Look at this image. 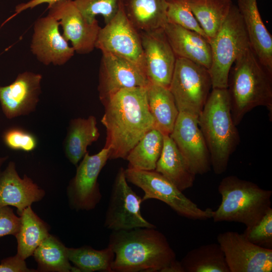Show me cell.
Segmentation results:
<instances>
[{"instance_id": "obj_39", "label": "cell", "mask_w": 272, "mask_h": 272, "mask_svg": "<svg viewBox=\"0 0 272 272\" xmlns=\"http://www.w3.org/2000/svg\"><path fill=\"white\" fill-rule=\"evenodd\" d=\"M161 272H184V271L180 261L175 260L163 268Z\"/></svg>"}, {"instance_id": "obj_6", "label": "cell", "mask_w": 272, "mask_h": 272, "mask_svg": "<svg viewBox=\"0 0 272 272\" xmlns=\"http://www.w3.org/2000/svg\"><path fill=\"white\" fill-rule=\"evenodd\" d=\"M209 42L212 63L209 72L212 89H227L232 66L240 53L249 45L237 6L232 5L220 29Z\"/></svg>"}, {"instance_id": "obj_34", "label": "cell", "mask_w": 272, "mask_h": 272, "mask_svg": "<svg viewBox=\"0 0 272 272\" xmlns=\"http://www.w3.org/2000/svg\"><path fill=\"white\" fill-rule=\"evenodd\" d=\"M243 233L253 244L272 249V208L256 224L246 227Z\"/></svg>"}, {"instance_id": "obj_2", "label": "cell", "mask_w": 272, "mask_h": 272, "mask_svg": "<svg viewBox=\"0 0 272 272\" xmlns=\"http://www.w3.org/2000/svg\"><path fill=\"white\" fill-rule=\"evenodd\" d=\"M156 228L112 231L108 246L114 253L113 272H161L176 260L166 236Z\"/></svg>"}, {"instance_id": "obj_21", "label": "cell", "mask_w": 272, "mask_h": 272, "mask_svg": "<svg viewBox=\"0 0 272 272\" xmlns=\"http://www.w3.org/2000/svg\"><path fill=\"white\" fill-rule=\"evenodd\" d=\"M163 30L177 57L189 59L210 69L212 52L206 38L195 31L168 22Z\"/></svg>"}, {"instance_id": "obj_40", "label": "cell", "mask_w": 272, "mask_h": 272, "mask_svg": "<svg viewBox=\"0 0 272 272\" xmlns=\"http://www.w3.org/2000/svg\"><path fill=\"white\" fill-rule=\"evenodd\" d=\"M8 156L0 157V170L3 164L5 162V161L8 159Z\"/></svg>"}, {"instance_id": "obj_20", "label": "cell", "mask_w": 272, "mask_h": 272, "mask_svg": "<svg viewBox=\"0 0 272 272\" xmlns=\"http://www.w3.org/2000/svg\"><path fill=\"white\" fill-rule=\"evenodd\" d=\"M250 46L260 62L272 72V37L264 25L256 0H237Z\"/></svg>"}, {"instance_id": "obj_26", "label": "cell", "mask_w": 272, "mask_h": 272, "mask_svg": "<svg viewBox=\"0 0 272 272\" xmlns=\"http://www.w3.org/2000/svg\"><path fill=\"white\" fill-rule=\"evenodd\" d=\"M19 230L15 235L17 254L25 260L33 255L40 243L50 234L47 224L32 210L31 206L22 212Z\"/></svg>"}, {"instance_id": "obj_31", "label": "cell", "mask_w": 272, "mask_h": 272, "mask_svg": "<svg viewBox=\"0 0 272 272\" xmlns=\"http://www.w3.org/2000/svg\"><path fill=\"white\" fill-rule=\"evenodd\" d=\"M68 258L80 271L113 272L114 253L108 246L97 250L89 246L67 248Z\"/></svg>"}, {"instance_id": "obj_41", "label": "cell", "mask_w": 272, "mask_h": 272, "mask_svg": "<svg viewBox=\"0 0 272 272\" xmlns=\"http://www.w3.org/2000/svg\"><path fill=\"white\" fill-rule=\"evenodd\" d=\"M0 173H1V170H0Z\"/></svg>"}, {"instance_id": "obj_5", "label": "cell", "mask_w": 272, "mask_h": 272, "mask_svg": "<svg viewBox=\"0 0 272 272\" xmlns=\"http://www.w3.org/2000/svg\"><path fill=\"white\" fill-rule=\"evenodd\" d=\"M218 191L221 202L213 212L212 218L215 222H236L249 227L271 208V190L234 175L223 178Z\"/></svg>"}, {"instance_id": "obj_15", "label": "cell", "mask_w": 272, "mask_h": 272, "mask_svg": "<svg viewBox=\"0 0 272 272\" xmlns=\"http://www.w3.org/2000/svg\"><path fill=\"white\" fill-rule=\"evenodd\" d=\"M145 74L151 83L169 88L177 57L163 29L140 32Z\"/></svg>"}, {"instance_id": "obj_36", "label": "cell", "mask_w": 272, "mask_h": 272, "mask_svg": "<svg viewBox=\"0 0 272 272\" xmlns=\"http://www.w3.org/2000/svg\"><path fill=\"white\" fill-rule=\"evenodd\" d=\"M20 224V217H17L9 206H0V238L9 235L15 236Z\"/></svg>"}, {"instance_id": "obj_32", "label": "cell", "mask_w": 272, "mask_h": 272, "mask_svg": "<svg viewBox=\"0 0 272 272\" xmlns=\"http://www.w3.org/2000/svg\"><path fill=\"white\" fill-rule=\"evenodd\" d=\"M167 22L195 31L207 39L191 10L188 0H167Z\"/></svg>"}, {"instance_id": "obj_13", "label": "cell", "mask_w": 272, "mask_h": 272, "mask_svg": "<svg viewBox=\"0 0 272 272\" xmlns=\"http://www.w3.org/2000/svg\"><path fill=\"white\" fill-rule=\"evenodd\" d=\"M169 135L192 173L202 175L211 170L210 155L197 117L179 112Z\"/></svg>"}, {"instance_id": "obj_23", "label": "cell", "mask_w": 272, "mask_h": 272, "mask_svg": "<svg viewBox=\"0 0 272 272\" xmlns=\"http://www.w3.org/2000/svg\"><path fill=\"white\" fill-rule=\"evenodd\" d=\"M155 170L181 191L193 185L196 176L189 170L169 135H164L163 148Z\"/></svg>"}, {"instance_id": "obj_12", "label": "cell", "mask_w": 272, "mask_h": 272, "mask_svg": "<svg viewBox=\"0 0 272 272\" xmlns=\"http://www.w3.org/2000/svg\"><path fill=\"white\" fill-rule=\"evenodd\" d=\"M217 240L230 272L272 271V249L254 244L243 233L235 231L221 233Z\"/></svg>"}, {"instance_id": "obj_18", "label": "cell", "mask_w": 272, "mask_h": 272, "mask_svg": "<svg viewBox=\"0 0 272 272\" xmlns=\"http://www.w3.org/2000/svg\"><path fill=\"white\" fill-rule=\"evenodd\" d=\"M42 76L30 71L18 75L9 85L0 86V105L5 116L11 119L34 112L41 93Z\"/></svg>"}, {"instance_id": "obj_24", "label": "cell", "mask_w": 272, "mask_h": 272, "mask_svg": "<svg viewBox=\"0 0 272 272\" xmlns=\"http://www.w3.org/2000/svg\"><path fill=\"white\" fill-rule=\"evenodd\" d=\"M149 111L155 128L164 135H170L179 113L169 88L149 83L146 87Z\"/></svg>"}, {"instance_id": "obj_35", "label": "cell", "mask_w": 272, "mask_h": 272, "mask_svg": "<svg viewBox=\"0 0 272 272\" xmlns=\"http://www.w3.org/2000/svg\"><path fill=\"white\" fill-rule=\"evenodd\" d=\"M3 140L7 147L14 150L31 152L37 145V140L33 134L18 127L6 130L3 133Z\"/></svg>"}, {"instance_id": "obj_25", "label": "cell", "mask_w": 272, "mask_h": 272, "mask_svg": "<svg viewBox=\"0 0 272 272\" xmlns=\"http://www.w3.org/2000/svg\"><path fill=\"white\" fill-rule=\"evenodd\" d=\"M97 124L96 118L93 115L70 121L65 139L64 152L73 165H78L87 152L88 147L99 138Z\"/></svg>"}, {"instance_id": "obj_29", "label": "cell", "mask_w": 272, "mask_h": 272, "mask_svg": "<svg viewBox=\"0 0 272 272\" xmlns=\"http://www.w3.org/2000/svg\"><path fill=\"white\" fill-rule=\"evenodd\" d=\"M164 134L155 128L148 131L130 151L125 160L128 167L142 170H155L160 156Z\"/></svg>"}, {"instance_id": "obj_11", "label": "cell", "mask_w": 272, "mask_h": 272, "mask_svg": "<svg viewBox=\"0 0 272 272\" xmlns=\"http://www.w3.org/2000/svg\"><path fill=\"white\" fill-rule=\"evenodd\" d=\"M109 149L104 147L96 154L86 153L67 188L69 202L73 209L92 210L100 202L102 194L98 177L109 160Z\"/></svg>"}, {"instance_id": "obj_8", "label": "cell", "mask_w": 272, "mask_h": 272, "mask_svg": "<svg viewBox=\"0 0 272 272\" xmlns=\"http://www.w3.org/2000/svg\"><path fill=\"white\" fill-rule=\"evenodd\" d=\"M212 88L208 69L189 59L177 57L169 89L179 112L198 117Z\"/></svg>"}, {"instance_id": "obj_27", "label": "cell", "mask_w": 272, "mask_h": 272, "mask_svg": "<svg viewBox=\"0 0 272 272\" xmlns=\"http://www.w3.org/2000/svg\"><path fill=\"white\" fill-rule=\"evenodd\" d=\"M191 10L210 42L226 19L231 0H188Z\"/></svg>"}, {"instance_id": "obj_3", "label": "cell", "mask_w": 272, "mask_h": 272, "mask_svg": "<svg viewBox=\"0 0 272 272\" xmlns=\"http://www.w3.org/2000/svg\"><path fill=\"white\" fill-rule=\"evenodd\" d=\"M227 90L231 112L237 126L248 112L258 106L265 107L272 115V72L257 58L250 45L232 66Z\"/></svg>"}, {"instance_id": "obj_4", "label": "cell", "mask_w": 272, "mask_h": 272, "mask_svg": "<svg viewBox=\"0 0 272 272\" xmlns=\"http://www.w3.org/2000/svg\"><path fill=\"white\" fill-rule=\"evenodd\" d=\"M198 124L216 174L225 172L240 142L230 109L227 89H212L198 116Z\"/></svg>"}, {"instance_id": "obj_37", "label": "cell", "mask_w": 272, "mask_h": 272, "mask_svg": "<svg viewBox=\"0 0 272 272\" xmlns=\"http://www.w3.org/2000/svg\"><path fill=\"white\" fill-rule=\"evenodd\" d=\"M27 267L24 259L17 254L4 259L0 263V272L34 271Z\"/></svg>"}, {"instance_id": "obj_14", "label": "cell", "mask_w": 272, "mask_h": 272, "mask_svg": "<svg viewBox=\"0 0 272 272\" xmlns=\"http://www.w3.org/2000/svg\"><path fill=\"white\" fill-rule=\"evenodd\" d=\"M48 15L58 21L62 35L77 53L86 54L94 49L101 28L96 19L88 22L76 6L74 0L60 1L48 6Z\"/></svg>"}, {"instance_id": "obj_38", "label": "cell", "mask_w": 272, "mask_h": 272, "mask_svg": "<svg viewBox=\"0 0 272 272\" xmlns=\"http://www.w3.org/2000/svg\"><path fill=\"white\" fill-rule=\"evenodd\" d=\"M63 1L66 0H30L26 3H21L16 6L14 14L9 18H8L6 22H5L4 24L9 21L10 19L14 18L16 15L28 9H32L34 8L43 4H48V6H49L56 3Z\"/></svg>"}, {"instance_id": "obj_16", "label": "cell", "mask_w": 272, "mask_h": 272, "mask_svg": "<svg viewBox=\"0 0 272 272\" xmlns=\"http://www.w3.org/2000/svg\"><path fill=\"white\" fill-rule=\"evenodd\" d=\"M57 20L47 15L34 24L30 49L37 59L45 65H62L75 52L59 31Z\"/></svg>"}, {"instance_id": "obj_17", "label": "cell", "mask_w": 272, "mask_h": 272, "mask_svg": "<svg viewBox=\"0 0 272 272\" xmlns=\"http://www.w3.org/2000/svg\"><path fill=\"white\" fill-rule=\"evenodd\" d=\"M149 83L145 73L135 64L112 54L102 53L98 86L101 102L121 89L145 87Z\"/></svg>"}, {"instance_id": "obj_9", "label": "cell", "mask_w": 272, "mask_h": 272, "mask_svg": "<svg viewBox=\"0 0 272 272\" xmlns=\"http://www.w3.org/2000/svg\"><path fill=\"white\" fill-rule=\"evenodd\" d=\"M121 1L114 16L105 26L101 27L95 47L102 53L112 54L130 61L145 74L140 32L126 16Z\"/></svg>"}, {"instance_id": "obj_33", "label": "cell", "mask_w": 272, "mask_h": 272, "mask_svg": "<svg viewBox=\"0 0 272 272\" xmlns=\"http://www.w3.org/2000/svg\"><path fill=\"white\" fill-rule=\"evenodd\" d=\"M121 0H74L85 19L92 23L101 15L106 23L117 13Z\"/></svg>"}, {"instance_id": "obj_22", "label": "cell", "mask_w": 272, "mask_h": 272, "mask_svg": "<svg viewBox=\"0 0 272 272\" xmlns=\"http://www.w3.org/2000/svg\"><path fill=\"white\" fill-rule=\"evenodd\" d=\"M127 18L140 32L163 29L167 23V0H121Z\"/></svg>"}, {"instance_id": "obj_30", "label": "cell", "mask_w": 272, "mask_h": 272, "mask_svg": "<svg viewBox=\"0 0 272 272\" xmlns=\"http://www.w3.org/2000/svg\"><path fill=\"white\" fill-rule=\"evenodd\" d=\"M40 271H80L71 266L67 247L55 237L49 235L37 247L33 255Z\"/></svg>"}, {"instance_id": "obj_28", "label": "cell", "mask_w": 272, "mask_h": 272, "mask_svg": "<svg viewBox=\"0 0 272 272\" xmlns=\"http://www.w3.org/2000/svg\"><path fill=\"white\" fill-rule=\"evenodd\" d=\"M180 262L184 272H230L218 243L202 245L191 249Z\"/></svg>"}, {"instance_id": "obj_10", "label": "cell", "mask_w": 272, "mask_h": 272, "mask_svg": "<svg viewBox=\"0 0 272 272\" xmlns=\"http://www.w3.org/2000/svg\"><path fill=\"white\" fill-rule=\"evenodd\" d=\"M125 169L120 167L113 183L104 226L112 231L157 228L142 215V197L128 185Z\"/></svg>"}, {"instance_id": "obj_7", "label": "cell", "mask_w": 272, "mask_h": 272, "mask_svg": "<svg viewBox=\"0 0 272 272\" xmlns=\"http://www.w3.org/2000/svg\"><path fill=\"white\" fill-rule=\"evenodd\" d=\"M127 182L140 188L144 193L143 202L150 199L159 200L169 206L178 215L195 220L211 219L213 210L201 209L186 196L168 179L154 170H142L127 167L125 169Z\"/></svg>"}, {"instance_id": "obj_1", "label": "cell", "mask_w": 272, "mask_h": 272, "mask_svg": "<svg viewBox=\"0 0 272 272\" xmlns=\"http://www.w3.org/2000/svg\"><path fill=\"white\" fill-rule=\"evenodd\" d=\"M101 103L104 107L101 122L106 130L104 147L109 150V159H125L145 134L155 128L146 87L121 89Z\"/></svg>"}, {"instance_id": "obj_19", "label": "cell", "mask_w": 272, "mask_h": 272, "mask_svg": "<svg viewBox=\"0 0 272 272\" xmlns=\"http://www.w3.org/2000/svg\"><path fill=\"white\" fill-rule=\"evenodd\" d=\"M45 191L25 175L21 178L15 163L10 162L0 173V206H13L20 216L23 210L32 203L41 200Z\"/></svg>"}]
</instances>
